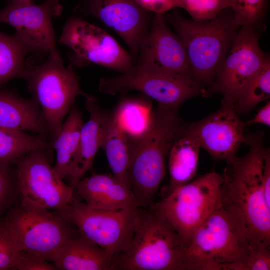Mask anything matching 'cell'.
<instances>
[{"mask_svg":"<svg viewBox=\"0 0 270 270\" xmlns=\"http://www.w3.org/2000/svg\"><path fill=\"white\" fill-rule=\"evenodd\" d=\"M264 137L261 131L246 134L248 152L227 158L222 175L221 207L242 226L252 250L270 246V206L262 187Z\"/></svg>","mask_w":270,"mask_h":270,"instance_id":"cell-1","label":"cell"},{"mask_svg":"<svg viewBox=\"0 0 270 270\" xmlns=\"http://www.w3.org/2000/svg\"><path fill=\"white\" fill-rule=\"evenodd\" d=\"M182 124L178 108L158 105L144 132L128 140L127 182L138 207L152 204L165 176L166 159Z\"/></svg>","mask_w":270,"mask_h":270,"instance_id":"cell-2","label":"cell"},{"mask_svg":"<svg viewBox=\"0 0 270 270\" xmlns=\"http://www.w3.org/2000/svg\"><path fill=\"white\" fill-rule=\"evenodd\" d=\"M164 14L183 44L192 76L203 92L212 84L238 30L232 10L225 9L204 21L186 19L176 10Z\"/></svg>","mask_w":270,"mask_h":270,"instance_id":"cell-3","label":"cell"},{"mask_svg":"<svg viewBox=\"0 0 270 270\" xmlns=\"http://www.w3.org/2000/svg\"><path fill=\"white\" fill-rule=\"evenodd\" d=\"M186 247L155 209L138 208L128 250L113 256L111 270H184Z\"/></svg>","mask_w":270,"mask_h":270,"instance_id":"cell-4","label":"cell"},{"mask_svg":"<svg viewBox=\"0 0 270 270\" xmlns=\"http://www.w3.org/2000/svg\"><path fill=\"white\" fill-rule=\"evenodd\" d=\"M250 250L242 226L220 206L194 233L186 248L184 270H215L220 264H245Z\"/></svg>","mask_w":270,"mask_h":270,"instance_id":"cell-5","label":"cell"},{"mask_svg":"<svg viewBox=\"0 0 270 270\" xmlns=\"http://www.w3.org/2000/svg\"><path fill=\"white\" fill-rule=\"evenodd\" d=\"M222 176L212 170L178 186L149 206L159 212L186 247L196 230L220 206Z\"/></svg>","mask_w":270,"mask_h":270,"instance_id":"cell-6","label":"cell"},{"mask_svg":"<svg viewBox=\"0 0 270 270\" xmlns=\"http://www.w3.org/2000/svg\"><path fill=\"white\" fill-rule=\"evenodd\" d=\"M26 78L52 141L76 96L84 97L87 94L80 90L72 66H64L58 51L49 53L48 58L40 64L28 67Z\"/></svg>","mask_w":270,"mask_h":270,"instance_id":"cell-7","label":"cell"},{"mask_svg":"<svg viewBox=\"0 0 270 270\" xmlns=\"http://www.w3.org/2000/svg\"><path fill=\"white\" fill-rule=\"evenodd\" d=\"M138 208L110 210L90 207L74 198L57 214L74 225L80 236L92 240L112 258L129 248Z\"/></svg>","mask_w":270,"mask_h":270,"instance_id":"cell-8","label":"cell"},{"mask_svg":"<svg viewBox=\"0 0 270 270\" xmlns=\"http://www.w3.org/2000/svg\"><path fill=\"white\" fill-rule=\"evenodd\" d=\"M70 224L57 213L22 206L2 223L18 252L34 254L47 261L74 236Z\"/></svg>","mask_w":270,"mask_h":270,"instance_id":"cell-9","label":"cell"},{"mask_svg":"<svg viewBox=\"0 0 270 270\" xmlns=\"http://www.w3.org/2000/svg\"><path fill=\"white\" fill-rule=\"evenodd\" d=\"M99 90L110 95L124 90H137L154 100L158 106L174 108H178L186 100L202 94V88L190 76L134 64L118 76L101 78Z\"/></svg>","mask_w":270,"mask_h":270,"instance_id":"cell-10","label":"cell"},{"mask_svg":"<svg viewBox=\"0 0 270 270\" xmlns=\"http://www.w3.org/2000/svg\"><path fill=\"white\" fill-rule=\"evenodd\" d=\"M49 150L31 152L15 162L17 188L22 206L58 210L74 198V190L62 182L52 166Z\"/></svg>","mask_w":270,"mask_h":270,"instance_id":"cell-11","label":"cell"},{"mask_svg":"<svg viewBox=\"0 0 270 270\" xmlns=\"http://www.w3.org/2000/svg\"><path fill=\"white\" fill-rule=\"evenodd\" d=\"M59 42L72 50L70 58L76 66L93 63L122 73L134 64L132 54L111 36L80 18L66 22Z\"/></svg>","mask_w":270,"mask_h":270,"instance_id":"cell-12","label":"cell"},{"mask_svg":"<svg viewBox=\"0 0 270 270\" xmlns=\"http://www.w3.org/2000/svg\"><path fill=\"white\" fill-rule=\"evenodd\" d=\"M256 30L240 28L212 84L203 91V96L220 93L221 105L234 107L242 88L264 64L266 54L260 46Z\"/></svg>","mask_w":270,"mask_h":270,"instance_id":"cell-13","label":"cell"},{"mask_svg":"<svg viewBox=\"0 0 270 270\" xmlns=\"http://www.w3.org/2000/svg\"><path fill=\"white\" fill-rule=\"evenodd\" d=\"M6 0L0 10V22L16 30L15 35L29 52H58L52 19L62 11L60 0H46L40 5Z\"/></svg>","mask_w":270,"mask_h":270,"instance_id":"cell-14","label":"cell"},{"mask_svg":"<svg viewBox=\"0 0 270 270\" xmlns=\"http://www.w3.org/2000/svg\"><path fill=\"white\" fill-rule=\"evenodd\" d=\"M246 126L233 106L221 105L218 110L202 120L182 124L179 132L192 138L213 159L226 160L244 143Z\"/></svg>","mask_w":270,"mask_h":270,"instance_id":"cell-15","label":"cell"},{"mask_svg":"<svg viewBox=\"0 0 270 270\" xmlns=\"http://www.w3.org/2000/svg\"><path fill=\"white\" fill-rule=\"evenodd\" d=\"M164 14H155L152 18L134 65L192 77L184 48L168 26Z\"/></svg>","mask_w":270,"mask_h":270,"instance_id":"cell-16","label":"cell"},{"mask_svg":"<svg viewBox=\"0 0 270 270\" xmlns=\"http://www.w3.org/2000/svg\"><path fill=\"white\" fill-rule=\"evenodd\" d=\"M83 10L116 32L128 47L134 61L152 18L134 0H86Z\"/></svg>","mask_w":270,"mask_h":270,"instance_id":"cell-17","label":"cell"},{"mask_svg":"<svg viewBox=\"0 0 270 270\" xmlns=\"http://www.w3.org/2000/svg\"><path fill=\"white\" fill-rule=\"evenodd\" d=\"M84 98L90 117L82 127L78 152L68 176L74 190L76 183L92 168L96 154L101 148L110 115L99 106L94 97L87 94Z\"/></svg>","mask_w":270,"mask_h":270,"instance_id":"cell-18","label":"cell"},{"mask_svg":"<svg viewBox=\"0 0 270 270\" xmlns=\"http://www.w3.org/2000/svg\"><path fill=\"white\" fill-rule=\"evenodd\" d=\"M0 128L30 132L45 137L50 134L36 101L6 90H0Z\"/></svg>","mask_w":270,"mask_h":270,"instance_id":"cell-19","label":"cell"},{"mask_svg":"<svg viewBox=\"0 0 270 270\" xmlns=\"http://www.w3.org/2000/svg\"><path fill=\"white\" fill-rule=\"evenodd\" d=\"M51 261L57 270H111L112 258L82 236L68 240L56 250Z\"/></svg>","mask_w":270,"mask_h":270,"instance_id":"cell-20","label":"cell"},{"mask_svg":"<svg viewBox=\"0 0 270 270\" xmlns=\"http://www.w3.org/2000/svg\"><path fill=\"white\" fill-rule=\"evenodd\" d=\"M200 148L192 138L178 132L168 156L170 182L166 195L176 188L189 182L194 177Z\"/></svg>","mask_w":270,"mask_h":270,"instance_id":"cell-21","label":"cell"},{"mask_svg":"<svg viewBox=\"0 0 270 270\" xmlns=\"http://www.w3.org/2000/svg\"><path fill=\"white\" fill-rule=\"evenodd\" d=\"M83 124L82 116L74 104L60 132L52 141V148L56 151L54 168L62 180L68 176L78 154Z\"/></svg>","mask_w":270,"mask_h":270,"instance_id":"cell-22","label":"cell"},{"mask_svg":"<svg viewBox=\"0 0 270 270\" xmlns=\"http://www.w3.org/2000/svg\"><path fill=\"white\" fill-rule=\"evenodd\" d=\"M100 148L106 153L112 175L128 187V140L126 134L112 112L110 115Z\"/></svg>","mask_w":270,"mask_h":270,"instance_id":"cell-23","label":"cell"},{"mask_svg":"<svg viewBox=\"0 0 270 270\" xmlns=\"http://www.w3.org/2000/svg\"><path fill=\"white\" fill-rule=\"evenodd\" d=\"M150 99L145 95L126 98L120 102L112 112L128 140L140 136L149 124L153 110Z\"/></svg>","mask_w":270,"mask_h":270,"instance_id":"cell-24","label":"cell"},{"mask_svg":"<svg viewBox=\"0 0 270 270\" xmlns=\"http://www.w3.org/2000/svg\"><path fill=\"white\" fill-rule=\"evenodd\" d=\"M46 137L26 132L0 128V165L16 162L26 154L40 149L52 148Z\"/></svg>","mask_w":270,"mask_h":270,"instance_id":"cell-25","label":"cell"},{"mask_svg":"<svg viewBox=\"0 0 270 270\" xmlns=\"http://www.w3.org/2000/svg\"><path fill=\"white\" fill-rule=\"evenodd\" d=\"M29 52L14 34L0 32V85L16 78H26L25 57Z\"/></svg>","mask_w":270,"mask_h":270,"instance_id":"cell-26","label":"cell"},{"mask_svg":"<svg viewBox=\"0 0 270 270\" xmlns=\"http://www.w3.org/2000/svg\"><path fill=\"white\" fill-rule=\"evenodd\" d=\"M270 96V60L265 56L264 64L242 88L234 109L240 116L248 114L259 103Z\"/></svg>","mask_w":270,"mask_h":270,"instance_id":"cell-27","label":"cell"},{"mask_svg":"<svg viewBox=\"0 0 270 270\" xmlns=\"http://www.w3.org/2000/svg\"><path fill=\"white\" fill-rule=\"evenodd\" d=\"M234 22L238 28L256 30L264 20L268 0H232Z\"/></svg>","mask_w":270,"mask_h":270,"instance_id":"cell-28","label":"cell"},{"mask_svg":"<svg viewBox=\"0 0 270 270\" xmlns=\"http://www.w3.org/2000/svg\"><path fill=\"white\" fill-rule=\"evenodd\" d=\"M116 180L112 174H95L80 180L74 190L87 205L94 207Z\"/></svg>","mask_w":270,"mask_h":270,"instance_id":"cell-29","label":"cell"},{"mask_svg":"<svg viewBox=\"0 0 270 270\" xmlns=\"http://www.w3.org/2000/svg\"><path fill=\"white\" fill-rule=\"evenodd\" d=\"M176 7L184 9L192 20H209L222 10L232 8V0H176Z\"/></svg>","mask_w":270,"mask_h":270,"instance_id":"cell-30","label":"cell"},{"mask_svg":"<svg viewBox=\"0 0 270 270\" xmlns=\"http://www.w3.org/2000/svg\"><path fill=\"white\" fill-rule=\"evenodd\" d=\"M22 252H18L6 230L0 224V270H16Z\"/></svg>","mask_w":270,"mask_h":270,"instance_id":"cell-31","label":"cell"},{"mask_svg":"<svg viewBox=\"0 0 270 270\" xmlns=\"http://www.w3.org/2000/svg\"><path fill=\"white\" fill-rule=\"evenodd\" d=\"M10 166L0 165V214L8 207L12 192V180Z\"/></svg>","mask_w":270,"mask_h":270,"instance_id":"cell-32","label":"cell"},{"mask_svg":"<svg viewBox=\"0 0 270 270\" xmlns=\"http://www.w3.org/2000/svg\"><path fill=\"white\" fill-rule=\"evenodd\" d=\"M245 264L247 270H270V248L250 249Z\"/></svg>","mask_w":270,"mask_h":270,"instance_id":"cell-33","label":"cell"},{"mask_svg":"<svg viewBox=\"0 0 270 270\" xmlns=\"http://www.w3.org/2000/svg\"><path fill=\"white\" fill-rule=\"evenodd\" d=\"M18 270H55L54 265L50 264L43 258L30 253L22 252Z\"/></svg>","mask_w":270,"mask_h":270,"instance_id":"cell-34","label":"cell"},{"mask_svg":"<svg viewBox=\"0 0 270 270\" xmlns=\"http://www.w3.org/2000/svg\"><path fill=\"white\" fill-rule=\"evenodd\" d=\"M141 7L154 14H165L176 7V0H134Z\"/></svg>","mask_w":270,"mask_h":270,"instance_id":"cell-35","label":"cell"},{"mask_svg":"<svg viewBox=\"0 0 270 270\" xmlns=\"http://www.w3.org/2000/svg\"><path fill=\"white\" fill-rule=\"evenodd\" d=\"M262 187L265 200L270 206V150L265 148L262 172Z\"/></svg>","mask_w":270,"mask_h":270,"instance_id":"cell-36","label":"cell"},{"mask_svg":"<svg viewBox=\"0 0 270 270\" xmlns=\"http://www.w3.org/2000/svg\"><path fill=\"white\" fill-rule=\"evenodd\" d=\"M254 124H262L270 127V102L269 100L260 109L253 118L246 123V126Z\"/></svg>","mask_w":270,"mask_h":270,"instance_id":"cell-37","label":"cell"},{"mask_svg":"<svg viewBox=\"0 0 270 270\" xmlns=\"http://www.w3.org/2000/svg\"><path fill=\"white\" fill-rule=\"evenodd\" d=\"M12 2L20 3V4H27L33 2L32 0H10Z\"/></svg>","mask_w":270,"mask_h":270,"instance_id":"cell-38","label":"cell"}]
</instances>
